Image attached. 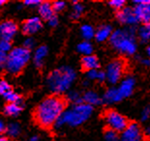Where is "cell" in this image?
<instances>
[{
    "instance_id": "d6a6232c",
    "label": "cell",
    "mask_w": 150,
    "mask_h": 141,
    "mask_svg": "<svg viewBox=\"0 0 150 141\" xmlns=\"http://www.w3.org/2000/svg\"><path fill=\"white\" fill-rule=\"evenodd\" d=\"M24 44V46H23L24 49L30 50L34 47L35 42H34V40L32 39V38H28V39H26V40L24 41V44Z\"/></svg>"
},
{
    "instance_id": "4dcf8cb0",
    "label": "cell",
    "mask_w": 150,
    "mask_h": 141,
    "mask_svg": "<svg viewBox=\"0 0 150 141\" xmlns=\"http://www.w3.org/2000/svg\"><path fill=\"white\" fill-rule=\"evenodd\" d=\"M65 7H66V3L64 1H54L52 3V8H53L54 13L63 11L65 9Z\"/></svg>"
},
{
    "instance_id": "ffe728a7",
    "label": "cell",
    "mask_w": 150,
    "mask_h": 141,
    "mask_svg": "<svg viewBox=\"0 0 150 141\" xmlns=\"http://www.w3.org/2000/svg\"><path fill=\"white\" fill-rule=\"evenodd\" d=\"M139 40L142 43H146L150 40V23L143 24L138 31Z\"/></svg>"
},
{
    "instance_id": "52a82bcc",
    "label": "cell",
    "mask_w": 150,
    "mask_h": 141,
    "mask_svg": "<svg viewBox=\"0 0 150 141\" xmlns=\"http://www.w3.org/2000/svg\"><path fill=\"white\" fill-rule=\"evenodd\" d=\"M125 61L123 59H115L108 64L106 70V76L107 80L111 83L115 84L120 80L121 76L123 75L124 70H125Z\"/></svg>"
},
{
    "instance_id": "83f0119b",
    "label": "cell",
    "mask_w": 150,
    "mask_h": 141,
    "mask_svg": "<svg viewBox=\"0 0 150 141\" xmlns=\"http://www.w3.org/2000/svg\"><path fill=\"white\" fill-rule=\"evenodd\" d=\"M108 4H110L113 9L119 11L125 7L126 2H125V0H111V1L108 2Z\"/></svg>"
},
{
    "instance_id": "d4e9b609",
    "label": "cell",
    "mask_w": 150,
    "mask_h": 141,
    "mask_svg": "<svg viewBox=\"0 0 150 141\" xmlns=\"http://www.w3.org/2000/svg\"><path fill=\"white\" fill-rule=\"evenodd\" d=\"M73 3H74V8H73L71 18L73 20H78V18H81V16L82 15V12H83V6L81 4H79L78 1H73Z\"/></svg>"
},
{
    "instance_id": "ba28073f",
    "label": "cell",
    "mask_w": 150,
    "mask_h": 141,
    "mask_svg": "<svg viewBox=\"0 0 150 141\" xmlns=\"http://www.w3.org/2000/svg\"><path fill=\"white\" fill-rule=\"evenodd\" d=\"M134 4H136L134 11L138 20L143 24L150 23V0H136Z\"/></svg>"
},
{
    "instance_id": "9c48e42d",
    "label": "cell",
    "mask_w": 150,
    "mask_h": 141,
    "mask_svg": "<svg viewBox=\"0 0 150 141\" xmlns=\"http://www.w3.org/2000/svg\"><path fill=\"white\" fill-rule=\"evenodd\" d=\"M142 133L138 124L130 123L121 134V141H142Z\"/></svg>"
},
{
    "instance_id": "2e32d148",
    "label": "cell",
    "mask_w": 150,
    "mask_h": 141,
    "mask_svg": "<svg viewBox=\"0 0 150 141\" xmlns=\"http://www.w3.org/2000/svg\"><path fill=\"white\" fill-rule=\"evenodd\" d=\"M123 98L120 95L119 91L117 88H110L105 93L103 101L107 104H114V102L122 101Z\"/></svg>"
},
{
    "instance_id": "7402d4cb",
    "label": "cell",
    "mask_w": 150,
    "mask_h": 141,
    "mask_svg": "<svg viewBox=\"0 0 150 141\" xmlns=\"http://www.w3.org/2000/svg\"><path fill=\"white\" fill-rule=\"evenodd\" d=\"M78 51L79 53L83 54L84 56L91 55L92 52H93V47L88 41L81 42V44H78Z\"/></svg>"
},
{
    "instance_id": "484cf974",
    "label": "cell",
    "mask_w": 150,
    "mask_h": 141,
    "mask_svg": "<svg viewBox=\"0 0 150 141\" xmlns=\"http://www.w3.org/2000/svg\"><path fill=\"white\" fill-rule=\"evenodd\" d=\"M68 100L71 101L72 102H74L75 105L76 104H81L83 102V100H82V97H81V95L79 94L78 92L76 91H72L68 94Z\"/></svg>"
},
{
    "instance_id": "74e56055",
    "label": "cell",
    "mask_w": 150,
    "mask_h": 141,
    "mask_svg": "<svg viewBox=\"0 0 150 141\" xmlns=\"http://www.w3.org/2000/svg\"><path fill=\"white\" fill-rule=\"evenodd\" d=\"M41 1L39 0H26V1H24V4L25 5H29V6H34V5H40L41 4Z\"/></svg>"
},
{
    "instance_id": "ac0fdd59",
    "label": "cell",
    "mask_w": 150,
    "mask_h": 141,
    "mask_svg": "<svg viewBox=\"0 0 150 141\" xmlns=\"http://www.w3.org/2000/svg\"><path fill=\"white\" fill-rule=\"evenodd\" d=\"M82 100H83V102L86 104L89 105H98L101 104L103 102V99L100 98L97 93H95L93 91H87L85 94L82 96Z\"/></svg>"
},
{
    "instance_id": "ee69618b",
    "label": "cell",
    "mask_w": 150,
    "mask_h": 141,
    "mask_svg": "<svg viewBox=\"0 0 150 141\" xmlns=\"http://www.w3.org/2000/svg\"><path fill=\"white\" fill-rule=\"evenodd\" d=\"M146 53H147V55H148V58L150 59V47H148L147 49H146Z\"/></svg>"
},
{
    "instance_id": "f1b7e54d",
    "label": "cell",
    "mask_w": 150,
    "mask_h": 141,
    "mask_svg": "<svg viewBox=\"0 0 150 141\" xmlns=\"http://www.w3.org/2000/svg\"><path fill=\"white\" fill-rule=\"evenodd\" d=\"M0 50L2 52H10L12 50V46H11V43L9 41H6V40H1L0 41Z\"/></svg>"
},
{
    "instance_id": "836d02e7",
    "label": "cell",
    "mask_w": 150,
    "mask_h": 141,
    "mask_svg": "<svg viewBox=\"0 0 150 141\" xmlns=\"http://www.w3.org/2000/svg\"><path fill=\"white\" fill-rule=\"evenodd\" d=\"M150 117V105H147L146 107H144V109L142 110V120L146 121Z\"/></svg>"
},
{
    "instance_id": "8992f818",
    "label": "cell",
    "mask_w": 150,
    "mask_h": 141,
    "mask_svg": "<svg viewBox=\"0 0 150 141\" xmlns=\"http://www.w3.org/2000/svg\"><path fill=\"white\" fill-rule=\"evenodd\" d=\"M104 118L108 129L116 131V133H122L130 124L126 117H124L122 114H120L116 110L112 109L105 112Z\"/></svg>"
},
{
    "instance_id": "8d00e7d4",
    "label": "cell",
    "mask_w": 150,
    "mask_h": 141,
    "mask_svg": "<svg viewBox=\"0 0 150 141\" xmlns=\"http://www.w3.org/2000/svg\"><path fill=\"white\" fill-rule=\"evenodd\" d=\"M47 22H49V25L52 27H55L57 24H58V18H57V17L55 15L53 16V17L52 18H50L49 20H47Z\"/></svg>"
},
{
    "instance_id": "7a4b0ae2",
    "label": "cell",
    "mask_w": 150,
    "mask_h": 141,
    "mask_svg": "<svg viewBox=\"0 0 150 141\" xmlns=\"http://www.w3.org/2000/svg\"><path fill=\"white\" fill-rule=\"evenodd\" d=\"M136 29L130 26L127 30H115L110 38V43L116 50L127 55H133L137 50Z\"/></svg>"
},
{
    "instance_id": "d6986e66",
    "label": "cell",
    "mask_w": 150,
    "mask_h": 141,
    "mask_svg": "<svg viewBox=\"0 0 150 141\" xmlns=\"http://www.w3.org/2000/svg\"><path fill=\"white\" fill-rule=\"evenodd\" d=\"M47 55V47L46 46H41L35 51L34 63L37 68H41L44 64V58Z\"/></svg>"
},
{
    "instance_id": "e575fe53",
    "label": "cell",
    "mask_w": 150,
    "mask_h": 141,
    "mask_svg": "<svg viewBox=\"0 0 150 141\" xmlns=\"http://www.w3.org/2000/svg\"><path fill=\"white\" fill-rule=\"evenodd\" d=\"M7 53L2 52L0 50V68H3V67L6 66V62H7Z\"/></svg>"
},
{
    "instance_id": "e0dca14e",
    "label": "cell",
    "mask_w": 150,
    "mask_h": 141,
    "mask_svg": "<svg viewBox=\"0 0 150 141\" xmlns=\"http://www.w3.org/2000/svg\"><path fill=\"white\" fill-rule=\"evenodd\" d=\"M39 14L41 18L44 20H49L50 18H52L54 16V11L52 8V4L47 1L42 2L39 5Z\"/></svg>"
},
{
    "instance_id": "5bb4252c",
    "label": "cell",
    "mask_w": 150,
    "mask_h": 141,
    "mask_svg": "<svg viewBox=\"0 0 150 141\" xmlns=\"http://www.w3.org/2000/svg\"><path fill=\"white\" fill-rule=\"evenodd\" d=\"M81 67L86 72L91 70H97L100 67L98 58L95 55H87L83 56L81 59Z\"/></svg>"
},
{
    "instance_id": "f546056e",
    "label": "cell",
    "mask_w": 150,
    "mask_h": 141,
    "mask_svg": "<svg viewBox=\"0 0 150 141\" xmlns=\"http://www.w3.org/2000/svg\"><path fill=\"white\" fill-rule=\"evenodd\" d=\"M105 138L107 141H116L117 140V133L112 130L108 129L105 133Z\"/></svg>"
},
{
    "instance_id": "f35d334b",
    "label": "cell",
    "mask_w": 150,
    "mask_h": 141,
    "mask_svg": "<svg viewBox=\"0 0 150 141\" xmlns=\"http://www.w3.org/2000/svg\"><path fill=\"white\" fill-rule=\"evenodd\" d=\"M106 79H107L106 73H104V72H99L97 80H99V81H104V80H106Z\"/></svg>"
},
{
    "instance_id": "cb8c5ba5",
    "label": "cell",
    "mask_w": 150,
    "mask_h": 141,
    "mask_svg": "<svg viewBox=\"0 0 150 141\" xmlns=\"http://www.w3.org/2000/svg\"><path fill=\"white\" fill-rule=\"evenodd\" d=\"M4 98L6 99V101L9 102V104H21V98L13 90L6 93V94L4 95Z\"/></svg>"
},
{
    "instance_id": "5b68a950",
    "label": "cell",
    "mask_w": 150,
    "mask_h": 141,
    "mask_svg": "<svg viewBox=\"0 0 150 141\" xmlns=\"http://www.w3.org/2000/svg\"><path fill=\"white\" fill-rule=\"evenodd\" d=\"M30 59V50L22 47H15L8 54L6 69L10 73H20Z\"/></svg>"
},
{
    "instance_id": "ab89813d",
    "label": "cell",
    "mask_w": 150,
    "mask_h": 141,
    "mask_svg": "<svg viewBox=\"0 0 150 141\" xmlns=\"http://www.w3.org/2000/svg\"><path fill=\"white\" fill-rule=\"evenodd\" d=\"M140 62H142V65H144L146 67H150V59L147 58V59H142L140 60Z\"/></svg>"
},
{
    "instance_id": "4316f807",
    "label": "cell",
    "mask_w": 150,
    "mask_h": 141,
    "mask_svg": "<svg viewBox=\"0 0 150 141\" xmlns=\"http://www.w3.org/2000/svg\"><path fill=\"white\" fill-rule=\"evenodd\" d=\"M21 131V128L18 124H10L7 128V133L11 136H17Z\"/></svg>"
},
{
    "instance_id": "d590c367",
    "label": "cell",
    "mask_w": 150,
    "mask_h": 141,
    "mask_svg": "<svg viewBox=\"0 0 150 141\" xmlns=\"http://www.w3.org/2000/svg\"><path fill=\"white\" fill-rule=\"evenodd\" d=\"M98 73H99V70H88L87 72V78L88 79H97L98 78Z\"/></svg>"
},
{
    "instance_id": "bcb514c9",
    "label": "cell",
    "mask_w": 150,
    "mask_h": 141,
    "mask_svg": "<svg viewBox=\"0 0 150 141\" xmlns=\"http://www.w3.org/2000/svg\"><path fill=\"white\" fill-rule=\"evenodd\" d=\"M0 141H11V140L8 138H5V137H2V138H0Z\"/></svg>"
},
{
    "instance_id": "6da1fadb",
    "label": "cell",
    "mask_w": 150,
    "mask_h": 141,
    "mask_svg": "<svg viewBox=\"0 0 150 141\" xmlns=\"http://www.w3.org/2000/svg\"><path fill=\"white\" fill-rule=\"evenodd\" d=\"M66 107V101L58 95H52L40 102L34 112V119L41 128L54 126Z\"/></svg>"
},
{
    "instance_id": "7bdbcfd3",
    "label": "cell",
    "mask_w": 150,
    "mask_h": 141,
    "mask_svg": "<svg viewBox=\"0 0 150 141\" xmlns=\"http://www.w3.org/2000/svg\"><path fill=\"white\" fill-rule=\"evenodd\" d=\"M38 140H39V136L37 135H34L30 138V141H38Z\"/></svg>"
},
{
    "instance_id": "7c38bea8",
    "label": "cell",
    "mask_w": 150,
    "mask_h": 141,
    "mask_svg": "<svg viewBox=\"0 0 150 141\" xmlns=\"http://www.w3.org/2000/svg\"><path fill=\"white\" fill-rule=\"evenodd\" d=\"M42 28V21L38 17L30 18L26 20L22 24V32L26 35H32Z\"/></svg>"
},
{
    "instance_id": "30bf717a",
    "label": "cell",
    "mask_w": 150,
    "mask_h": 141,
    "mask_svg": "<svg viewBox=\"0 0 150 141\" xmlns=\"http://www.w3.org/2000/svg\"><path fill=\"white\" fill-rule=\"evenodd\" d=\"M116 18L120 23L127 24V25H129V26H134V25L139 22L138 18L136 17L134 9L130 7H124L123 9H121V10L117 11Z\"/></svg>"
},
{
    "instance_id": "3957f363",
    "label": "cell",
    "mask_w": 150,
    "mask_h": 141,
    "mask_svg": "<svg viewBox=\"0 0 150 141\" xmlns=\"http://www.w3.org/2000/svg\"><path fill=\"white\" fill-rule=\"evenodd\" d=\"M75 79L76 73L74 70L70 67H61L50 73L47 84L53 93L60 94L68 90Z\"/></svg>"
},
{
    "instance_id": "44dd1931",
    "label": "cell",
    "mask_w": 150,
    "mask_h": 141,
    "mask_svg": "<svg viewBox=\"0 0 150 141\" xmlns=\"http://www.w3.org/2000/svg\"><path fill=\"white\" fill-rule=\"evenodd\" d=\"M21 111V107L18 104H8L4 108V113L7 116H18Z\"/></svg>"
},
{
    "instance_id": "277c9868",
    "label": "cell",
    "mask_w": 150,
    "mask_h": 141,
    "mask_svg": "<svg viewBox=\"0 0 150 141\" xmlns=\"http://www.w3.org/2000/svg\"><path fill=\"white\" fill-rule=\"evenodd\" d=\"M93 112V107L89 104L82 102L81 104L75 105L72 109L64 111L62 115L57 119L55 126L56 128H60L64 125L76 127L82 124L91 116Z\"/></svg>"
},
{
    "instance_id": "4fadbf2b",
    "label": "cell",
    "mask_w": 150,
    "mask_h": 141,
    "mask_svg": "<svg viewBox=\"0 0 150 141\" xmlns=\"http://www.w3.org/2000/svg\"><path fill=\"white\" fill-rule=\"evenodd\" d=\"M134 86H135V79L131 76L126 78L124 80H122L120 86L118 87V91H119L120 95L122 96V98H126L131 96V94L133 93Z\"/></svg>"
},
{
    "instance_id": "b9f144b4",
    "label": "cell",
    "mask_w": 150,
    "mask_h": 141,
    "mask_svg": "<svg viewBox=\"0 0 150 141\" xmlns=\"http://www.w3.org/2000/svg\"><path fill=\"white\" fill-rule=\"evenodd\" d=\"M144 133H145V135H147V136L150 137V128H146Z\"/></svg>"
},
{
    "instance_id": "9a60e30c",
    "label": "cell",
    "mask_w": 150,
    "mask_h": 141,
    "mask_svg": "<svg viewBox=\"0 0 150 141\" xmlns=\"http://www.w3.org/2000/svg\"><path fill=\"white\" fill-rule=\"evenodd\" d=\"M112 27L110 25L105 24L102 25L97 29V31L95 32V38H96L97 42H105L108 39H110L111 34H112Z\"/></svg>"
},
{
    "instance_id": "f6af8a7d",
    "label": "cell",
    "mask_w": 150,
    "mask_h": 141,
    "mask_svg": "<svg viewBox=\"0 0 150 141\" xmlns=\"http://www.w3.org/2000/svg\"><path fill=\"white\" fill-rule=\"evenodd\" d=\"M5 3H6V1H5V0H0V8H1L2 6L5 4Z\"/></svg>"
},
{
    "instance_id": "60d3db41",
    "label": "cell",
    "mask_w": 150,
    "mask_h": 141,
    "mask_svg": "<svg viewBox=\"0 0 150 141\" xmlns=\"http://www.w3.org/2000/svg\"><path fill=\"white\" fill-rule=\"evenodd\" d=\"M4 130H5V125L3 124L2 121H0V133H3Z\"/></svg>"
},
{
    "instance_id": "1f68e13d",
    "label": "cell",
    "mask_w": 150,
    "mask_h": 141,
    "mask_svg": "<svg viewBox=\"0 0 150 141\" xmlns=\"http://www.w3.org/2000/svg\"><path fill=\"white\" fill-rule=\"evenodd\" d=\"M12 89H11V86L10 84L7 82V81H5V80H1L0 81V94L4 96L6 93L9 92V91H11Z\"/></svg>"
},
{
    "instance_id": "603a6c76",
    "label": "cell",
    "mask_w": 150,
    "mask_h": 141,
    "mask_svg": "<svg viewBox=\"0 0 150 141\" xmlns=\"http://www.w3.org/2000/svg\"><path fill=\"white\" fill-rule=\"evenodd\" d=\"M81 32L82 37H83L86 41L90 40L93 37H95V30L91 25H88V24L82 25L81 28Z\"/></svg>"
},
{
    "instance_id": "8fae6325",
    "label": "cell",
    "mask_w": 150,
    "mask_h": 141,
    "mask_svg": "<svg viewBox=\"0 0 150 141\" xmlns=\"http://www.w3.org/2000/svg\"><path fill=\"white\" fill-rule=\"evenodd\" d=\"M18 31V25L13 20H5L0 24V35L3 40L10 42Z\"/></svg>"
}]
</instances>
